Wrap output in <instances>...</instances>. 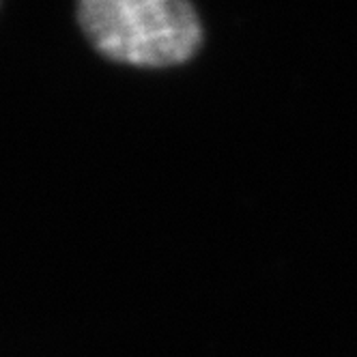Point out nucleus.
Wrapping results in <instances>:
<instances>
[{
    "label": "nucleus",
    "mask_w": 357,
    "mask_h": 357,
    "mask_svg": "<svg viewBox=\"0 0 357 357\" xmlns=\"http://www.w3.org/2000/svg\"><path fill=\"white\" fill-rule=\"evenodd\" d=\"M75 20L97 54L140 69L185 65L205 41L202 20L185 0H84Z\"/></svg>",
    "instance_id": "1"
}]
</instances>
